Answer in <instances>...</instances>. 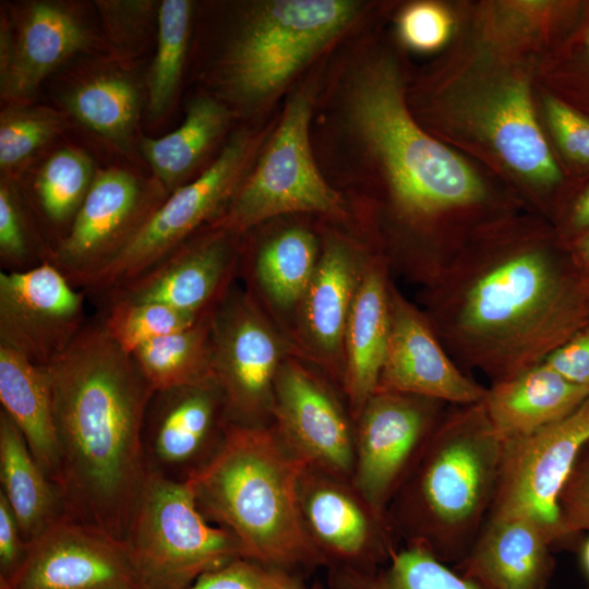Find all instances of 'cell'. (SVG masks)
<instances>
[{
    "mask_svg": "<svg viewBox=\"0 0 589 589\" xmlns=\"http://www.w3.org/2000/svg\"><path fill=\"white\" fill-rule=\"evenodd\" d=\"M213 312L196 324L153 339L131 353L140 372L155 392L214 381Z\"/></svg>",
    "mask_w": 589,
    "mask_h": 589,
    "instance_id": "obj_31",
    "label": "cell"
},
{
    "mask_svg": "<svg viewBox=\"0 0 589 589\" xmlns=\"http://www.w3.org/2000/svg\"><path fill=\"white\" fill-rule=\"evenodd\" d=\"M488 127L498 154L518 173L540 185L560 180L524 82H512L501 89L490 108Z\"/></svg>",
    "mask_w": 589,
    "mask_h": 589,
    "instance_id": "obj_28",
    "label": "cell"
},
{
    "mask_svg": "<svg viewBox=\"0 0 589 589\" xmlns=\"http://www.w3.org/2000/svg\"><path fill=\"white\" fill-rule=\"evenodd\" d=\"M187 589H308L293 570L239 557L204 574Z\"/></svg>",
    "mask_w": 589,
    "mask_h": 589,
    "instance_id": "obj_39",
    "label": "cell"
},
{
    "mask_svg": "<svg viewBox=\"0 0 589 589\" xmlns=\"http://www.w3.org/2000/svg\"><path fill=\"white\" fill-rule=\"evenodd\" d=\"M0 492L9 503L26 543L59 520L58 489L32 455L25 438L0 409Z\"/></svg>",
    "mask_w": 589,
    "mask_h": 589,
    "instance_id": "obj_27",
    "label": "cell"
},
{
    "mask_svg": "<svg viewBox=\"0 0 589 589\" xmlns=\"http://www.w3.org/2000/svg\"><path fill=\"white\" fill-rule=\"evenodd\" d=\"M546 112L564 152L579 163L589 164V119L553 98L546 100Z\"/></svg>",
    "mask_w": 589,
    "mask_h": 589,
    "instance_id": "obj_42",
    "label": "cell"
},
{
    "mask_svg": "<svg viewBox=\"0 0 589 589\" xmlns=\"http://www.w3.org/2000/svg\"><path fill=\"white\" fill-rule=\"evenodd\" d=\"M348 0H279L259 4L228 48L225 79L237 97L253 101L283 87L354 17Z\"/></svg>",
    "mask_w": 589,
    "mask_h": 589,
    "instance_id": "obj_7",
    "label": "cell"
},
{
    "mask_svg": "<svg viewBox=\"0 0 589 589\" xmlns=\"http://www.w3.org/2000/svg\"><path fill=\"white\" fill-rule=\"evenodd\" d=\"M86 293L49 261L0 272V344L39 366L48 365L85 326Z\"/></svg>",
    "mask_w": 589,
    "mask_h": 589,
    "instance_id": "obj_15",
    "label": "cell"
},
{
    "mask_svg": "<svg viewBox=\"0 0 589 589\" xmlns=\"http://www.w3.org/2000/svg\"><path fill=\"white\" fill-rule=\"evenodd\" d=\"M582 560H584L585 567L589 574V540L584 545Z\"/></svg>",
    "mask_w": 589,
    "mask_h": 589,
    "instance_id": "obj_47",
    "label": "cell"
},
{
    "mask_svg": "<svg viewBox=\"0 0 589 589\" xmlns=\"http://www.w3.org/2000/svg\"><path fill=\"white\" fill-rule=\"evenodd\" d=\"M299 509L308 539L327 567L376 566L396 549L387 517L374 510L351 480L306 467Z\"/></svg>",
    "mask_w": 589,
    "mask_h": 589,
    "instance_id": "obj_18",
    "label": "cell"
},
{
    "mask_svg": "<svg viewBox=\"0 0 589 589\" xmlns=\"http://www.w3.org/2000/svg\"><path fill=\"white\" fill-rule=\"evenodd\" d=\"M497 488L490 514L532 518L551 543L563 538L558 500L589 443V398L567 417L524 437L503 441Z\"/></svg>",
    "mask_w": 589,
    "mask_h": 589,
    "instance_id": "obj_12",
    "label": "cell"
},
{
    "mask_svg": "<svg viewBox=\"0 0 589 589\" xmlns=\"http://www.w3.org/2000/svg\"><path fill=\"white\" fill-rule=\"evenodd\" d=\"M227 120L226 108L204 96L191 103L178 129L159 139H142V153L167 192L183 185L184 179L221 134Z\"/></svg>",
    "mask_w": 589,
    "mask_h": 589,
    "instance_id": "obj_29",
    "label": "cell"
},
{
    "mask_svg": "<svg viewBox=\"0 0 589 589\" xmlns=\"http://www.w3.org/2000/svg\"><path fill=\"white\" fill-rule=\"evenodd\" d=\"M26 549L15 516L0 492V582L8 580L20 567Z\"/></svg>",
    "mask_w": 589,
    "mask_h": 589,
    "instance_id": "obj_44",
    "label": "cell"
},
{
    "mask_svg": "<svg viewBox=\"0 0 589 589\" xmlns=\"http://www.w3.org/2000/svg\"><path fill=\"white\" fill-rule=\"evenodd\" d=\"M389 334L376 390L398 392L448 405L481 402L488 388L450 357L423 311L389 283Z\"/></svg>",
    "mask_w": 589,
    "mask_h": 589,
    "instance_id": "obj_19",
    "label": "cell"
},
{
    "mask_svg": "<svg viewBox=\"0 0 589 589\" xmlns=\"http://www.w3.org/2000/svg\"><path fill=\"white\" fill-rule=\"evenodd\" d=\"M45 368L64 516L125 541L148 477L142 431L155 390L100 320Z\"/></svg>",
    "mask_w": 589,
    "mask_h": 589,
    "instance_id": "obj_2",
    "label": "cell"
},
{
    "mask_svg": "<svg viewBox=\"0 0 589 589\" xmlns=\"http://www.w3.org/2000/svg\"><path fill=\"white\" fill-rule=\"evenodd\" d=\"M588 43H589V39H588Z\"/></svg>",
    "mask_w": 589,
    "mask_h": 589,
    "instance_id": "obj_48",
    "label": "cell"
},
{
    "mask_svg": "<svg viewBox=\"0 0 589 589\" xmlns=\"http://www.w3.org/2000/svg\"><path fill=\"white\" fill-rule=\"evenodd\" d=\"M572 253L577 264L589 271V232L581 236L572 247Z\"/></svg>",
    "mask_w": 589,
    "mask_h": 589,
    "instance_id": "obj_46",
    "label": "cell"
},
{
    "mask_svg": "<svg viewBox=\"0 0 589 589\" xmlns=\"http://www.w3.org/2000/svg\"><path fill=\"white\" fill-rule=\"evenodd\" d=\"M588 398L589 389L541 362L491 384L482 404L496 434L509 441L567 417Z\"/></svg>",
    "mask_w": 589,
    "mask_h": 589,
    "instance_id": "obj_25",
    "label": "cell"
},
{
    "mask_svg": "<svg viewBox=\"0 0 589 589\" xmlns=\"http://www.w3.org/2000/svg\"><path fill=\"white\" fill-rule=\"evenodd\" d=\"M106 302L107 311L100 318L104 329L121 349L130 354L140 346L185 329L208 315L157 302H137L125 299H110Z\"/></svg>",
    "mask_w": 589,
    "mask_h": 589,
    "instance_id": "obj_36",
    "label": "cell"
},
{
    "mask_svg": "<svg viewBox=\"0 0 589 589\" xmlns=\"http://www.w3.org/2000/svg\"><path fill=\"white\" fill-rule=\"evenodd\" d=\"M0 589H142L125 541L65 516L27 543Z\"/></svg>",
    "mask_w": 589,
    "mask_h": 589,
    "instance_id": "obj_14",
    "label": "cell"
},
{
    "mask_svg": "<svg viewBox=\"0 0 589 589\" xmlns=\"http://www.w3.org/2000/svg\"><path fill=\"white\" fill-rule=\"evenodd\" d=\"M569 223L575 230L589 229V188L575 202L570 212Z\"/></svg>",
    "mask_w": 589,
    "mask_h": 589,
    "instance_id": "obj_45",
    "label": "cell"
},
{
    "mask_svg": "<svg viewBox=\"0 0 589 589\" xmlns=\"http://www.w3.org/2000/svg\"><path fill=\"white\" fill-rule=\"evenodd\" d=\"M70 112L106 140L127 146L139 119L140 96L125 75L105 73L79 84L67 97Z\"/></svg>",
    "mask_w": 589,
    "mask_h": 589,
    "instance_id": "obj_33",
    "label": "cell"
},
{
    "mask_svg": "<svg viewBox=\"0 0 589 589\" xmlns=\"http://www.w3.org/2000/svg\"><path fill=\"white\" fill-rule=\"evenodd\" d=\"M1 25V95L15 101L29 98L50 72L88 43L82 21L53 2L31 3L15 33Z\"/></svg>",
    "mask_w": 589,
    "mask_h": 589,
    "instance_id": "obj_21",
    "label": "cell"
},
{
    "mask_svg": "<svg viewBox=\"0 0 589 589\" xmlns=\"http://www.w3.org/2000/svg\"><path fill=\"white\" fill-rule=\"evenodd\" d=\"M477 241L425 283L423 312L454 361L494 384L589 324V271L541 237Z\"/></svg>",
    "mask_w": 589,
    "mask_h": 589,
    "instance_id": "obj_1",
    "label": "cell"
},
{
    "mask_svg": "<svg viewBox=\"0 0 589 589\" xmlns=\"http://www.w3.org/2000/svg\"><path fill=\"white\" fill-rule=\"evenodd\" d=\"M0 402L36 461L53 482L59 455L47 370L3 344H0Z\"/></svg>",
    "mask_w": 589,
    "mask_h": 589,
    "instance_id": "obj_26",
    "label": "cell"
},
{
    "mask_svg": "<svg viewBox=\"0 0 589 589\" xmlns=\"http://www.w3.org/2000/svg\"><path fill=\"white\" fill-rule=\"evenodd\" d=\"M159 183L110 168L95 175L67 233L53 245L49 262L77 289H84L122 252L166 199Z\"/></svg>",
    "mask_w": 589,
    "mask_h": 589,
    "instance_id": "obj_11",
    "label": "cell"
},
{
    "mask_svg": "<svg viewBox=\"0 0 589 589\" xmlns=\"http://www.w3.org/2000/svg\"><path fill=\"white\" fill-rule=\"evenodd\" d=\"M305 468L271 424L229 423L218 452L185 483L204 517L230 531L247 558L296 572L323 565L300 516Z\"/></svg>",
    "mask_w": 589,
    "mask_h": 589,
    "instance_id": "obj_4",
    "label": "cell"
},
{
    "mask_svg": "<svg viewBox=\"0 0 589 589\" xmlns=\"http://www.w3.org/2000/svg\"><path fill=\"white\" fill-rule=\"evenodd\" d=\"M448 404L375 390L354 420L351 481L376 513L386 516L422 446Z\"/></svg>",
    "mask_w": 589,
    "mask_h": 589,
    "instance_id": "obj_13",
    "label": "cell"
},
{
    "mask_svg": "<svg viewBox=\"0 0 589 589\" xmlns=\"http://www.w3.org/2000/svg\"><path fill=\"white\" fill-rule=\"evenodd\" d=\"M229 423L214 381L155 392L142 431L147 472L185 483L218 452Z\"/></svg>",
    "mask_w": 589,
    "mask_h": 589,
    "instance_id": "obj_17",
    "label": "cell"
},
{
    "mask_svg": "<svg viewBox=\"0 0 589 589\" xmlns=\"http://www.w3.org/2000/svg\"><path fill=\"white\" fill-rule=\"evenodd\" d=\"M503 447L482 401L449 405L388 505L394 533L445 564L464 561L491 510Z\"/></svg>",
    "mask_w": 589,
    "mask_h": 589,
    "instance_id": "obj_3",
    "label": "cell"
},
{
    "mask_svg": "<svg viewBox=\"0 0 589 589\" xmlns=\"http://www.w3.org/2000/svg\"><path fill=\"white\" fill-rule=\"evenodd\" d=\"M271 425L308 468L351 480L354 421L328 385L294 361L278 371Z\"/></svg>",
    "mask_w": 589,
    "mask_h": 589,
    "instance_id": "obj_16",
    "label": "cell"
},
{
    "mask_svg": "<svg viewBox=\"0 0 589 589\" xmlns=\"http://www.w3.org/2000/svg\"><path fill=\"white\" fill-rule=\"evenodd\" d=\"M93 164L82 151L55 152L38 172L34 189L48 223L69 230L94 180ZM67 233V232H65Z\"/></svg>",
    "mask_w": 589,
    "mask_h": 589,
    "instance_id": "obj_34",
    "label": "cell"
},
{
    "mask_svg": "<svg viewBox=\"0 0 589 589\" xmlns=\"http://www.w3.org/2000/svg\"><path fill=\"white\" fill-rule=\"evenodd\" d=\"M192 4L165 0L158 10L157 49L148 75V110L161 116L177 91L188 47Z\"/></svg>",
    "mask_w": 589,
    "mask_h": 589,
    "instance_id": "obj_35",
    "label": "cell"
},
{
    "mask_svg": "<svg viewBox=\"0 0 589 589\" xmlns=\"http://www.w3.org/2000/svg\"><path fill=\"white\" fill-rule=\"evenodd\" d=\"M312 99L297 93L249 179L239 187L217 225L238 233L290 213L338 215L344 204L321 176L309 142Z\"/></svg>",
    "mask_w": 589,
    "mask_h": 589,
    "instance_id": "obj_8",
    "label": "cell"
},
{
    "mask_svg": "<svg viewBox=\"0 0 589 589\" xmlns=\"http://www.w3.org/2000/svg\"><path fill=\"white\" fill-rule=\"evenodd\" d=\"M316 589V588H315Z\"/></svg>",
    "mask_w": 589,
    "mask_h": 589,
    "instance_id": "obj_49",
    "label": "cell"
},
{
    "mask_svg": "<svg viewBox=\"0 0 589 589\" xmlns=\"http://www.w3.org/2000/svg\"><path fill=\"white\" fill-rule=\"evenodd\" d=\"M142 589H187L245 557L238 539L208 521L188 483L148 473L125 538Z\"/></svg>",
    "mask_w": 589,
    "mask_h": 589,
    "instance_id": "obj_6",
    "label": "cell"
},
{
    "mask_svg": "<svg viewBox=\"0 0 589 589\" xmlns=\"http://www.w3.org/2000/svg\"><path fill=\"white\" fill-rule=\"evenodd\" d=\"M366 262L346 241H328L300 303L310 349L327 366L337 369L340 380L346 326Z\"/></svg>",
    "mask_w": 589,
    "mask_h": 589,
    "instance_id": "obj_23",
    "label": "cell"
},
{
    "mask_svg": "<svg viewBox=\"0 0 589 589\" xmlns=\"http://www.w3.org/2000/svg\"><path fill=\"white\" fill-rule=\"evenodd\" d=\"M551 541L530 517L490 514L457 572L488 589H545Z\"/></svg>",
    "mask_w": 589,
    "mask_h": 589,
    "instance_id": "obj_22",
    "label": "cell"
},
{
    "mask_svg": "<svg viewBox=\"0 0 589 589\" xmlns=\"http://www.w3.org/2000/svg\"><path fill=\"white\" fill-rule=\"evenodd\" d=\"M563 538L589 530V458L577 460L558 500Z\"/></svg>",
    "mask_w": 589,
    "mask_h": 589,
    "instance_id": "obj_41",
    "label": "cell"
},
{
    "mask_svg": "<svg viewBox=\"0 0 589 589\" xmlns=\"http://www.w3.org/2000/svg\"><path fill=\"white\" fill-rule=\"evenodd\" d=\"M61 118L47 108L11 106L0 117V168L9 172L26 163L60 130Z\"/></svg>",
    "mask_w": 589,
    "mask_h": 589,
    "instance_id": "obj_37",
    "label": "cell"
},
{
    "mask_svg": "<svg viewBox=\"0 0 589 589\" xmlns=\"http://www.w3.org/2000/svg\"><path fill=\"white\" fill-rule=\"evenodd\" d=\"M449 31L448 14L433 3L413 4L400 17V34L416 49L437 48L446 40Z\"/></svg>",
    "mask_w": 589,
    "mask_h": 589,
    "instance_id": "obj_40",
    "label": "cell"
},
{
    "mask_svg": "<svg viewBox=\"0 0 589 589\" xmlns=\"http://www.w3.org/2000/svg\"><path fill=\"white\" fill-rule=\"evenodd\" d=\"M542 362L572 383L589 389V324L549 353Z\"/></svg>",
    "mask_w": 589,
    "mask_h": 589,
    "instance_id": "obj_43",
    "label": "cell"
},
{
    "mask_svg": "<svg viewBox=\"0 0 589 589\" xmlns=\"http://www.w3.org/2000/svg\"><path fill=\"white\" fill-rule=\"evenodd\" d=\"M320 254L314 236L301 227L285 229L259 250L254 272L259 285L278 308L300 305Z\"/></svg>",
    "mask_w": 589,
    "mask_h": 589,
    "instance_id": "obj_32",
    "label": "cell"
},
{
    "mask_svg": "<svg viewBox=\"0 0 589 589\" xmlns=\"http://www.w3.org/2000/svg\"><path fill=\"white\" fill-rule=\"evenodd\" d=\"M232 235L216 225L212 233L189 239L139 278L104 299L157 302L209 314L227 296L236 262Z\"/></svg>",
    "mask_w": 589,
    "mask_h": 589,
    "instance_id": "obj_20",
    "label": "cell"
},
{
    "mask_svg": "<svg viewBox=\"0 0 589 589\" xmlns=\"http://www.w3.org/2000/svg\"><path fill=\"white\" fill-rule=\"evenodd\" d=\"M389 278L383 261L368 260L349 313L341 384L357 419L377 387L389 334Z\"/></svg>",
    "mask_w": 589,
    "mask_h": 589,
    "instance_id": "obj_24",
    "label": "cell"
},
{
    "mask_svg": "<svg viewBox=\"0 0 589 589\" xmlns=\"http://www.w3.org/2000/svg\"><path fill=\"white\" fill-rule=\"evenodd\" d=\"M349 115L385 167L394 200L406 216L434 219L484 201L485 189L478 176L409 116L389 63L368 64L354 76Z\"/></svg>",
    "mask_w": 589,
    "mask_h": 589,
    "instance_id": "obj_5",
    "label": "cell"
},
{
    "mask_svg": "<svg viewBox=\"0 0 589 589\" xmlns=\"http://www.w3.org/2000/svg\"><path fill=\"white\" fill-rule=\"evenodd\" d=\"M248 153L247 136H233L200 177L166 196L117 259L83 289L85 293L105 298L124 287L228 207L239 189Z\"/></svg>",
    "mask_w": 589,
    "mask_h": 589,
    "instance_id": "obj_9",
    "label": "cell"
},
{
    "mask_svg": "<svg viewBox=\"0 0 589 589\" xmlns=\"http://www.w3.org/2000/svg\"><path fill=\"white\" fill-rule=\"evenodd\" d=\"M0 261L1 271H26L49 261L48 252L29 235L26 219L13 189L0 185Z\"/></svg>",
    "mask_w": 589,
    "mask_h": 589,
    "instance_id": "obj_38",
    "label": "cell"
},
{
    "mask_svg": "<svg viewBox=\"0 0 589 589\" xmlns=\"http://www.w3.org/2000/svg\"><path fill=\"white\" fill-rule=\"evenodd\" d=\"M212 370L230 423L271 424L284 347L248 294H227L212 314Z\"/></svg>",
    "mask_w": 589,
    "mask_h": 589,
    "instance_id": "obj_10",
    "label": "cell"
},
{
    "mask_svg": "<svg viewBox=\"0 0 589 589\" xmlns=\"http://www.w3.org/2000/svg\"><path fill=\"white\" fill-rule=\"evenodd\" d=\"M330 589H488L417 544L396 548L381 567H329Z\"/></svg>",
    "mask_w": 589,
    "mask_h": 589,
    "instance_id": "obj_30",
    "label": "cell"
}]
</instances>
